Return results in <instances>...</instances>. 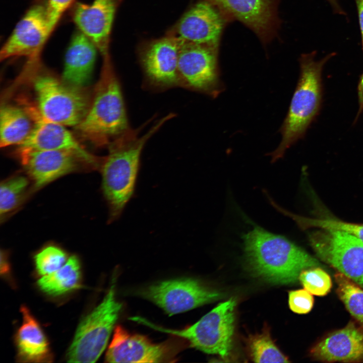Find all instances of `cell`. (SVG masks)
Returning <instances> with one entry per match:
<instances>
[{
	"instance_id": "1",
	"label": "cell",
	"mask_w": 363,
	"mask_h": 363,
	"mask_svg": "<svg viewBox=\"0 0 363 363\" xmlns=\"http://www.w3.org/2000/svg\"><path fill=\"white\" fill-rule=\"evenodd\" d=\"M169 113L140 135L145 125L131 129L108 146V153L101 159L102 188L109 209L110 221L117 219L134 194L142 152L147 141L168 120Z\"/></svg>"
},
{
	"instance_id": "2",
	"label": "cell",
	"mask_w": 363,
	"mask_h": 363,
	"mask_svg": "<svg viewBox=\"0 0 363 363\" xmlns=\"http://www.w3.org/2000/svg\"><path fill=\"white\" fill-rule=\"evenodd\" d=\"M246 262L252 272L276 284L295 283L300 272L318 266L317 260L287 238L255 227L244 237Z\"/></svg>"
},
{
	"instance_id": "3",
	"label": "cell",
	"mask_w": 363,
	"mask_h": 363,
	"mask_svg": "<svg viewBox=\"0 0 363 363\" xmlns=\"http://www.w3.org/2000/svg\"><path fill=\"white\" fill-rule=\"evenodd\" d=\"M75 128L82 138L99 147H108L132 129L110 57L103 59L88 110Z\"/></svg>"
},
{
	"instance_id": "4",
	"label": "cell",
	"mask_w": 363,
	"mask_h": 363,
	"mask_svg": "<svg viewBox=\"0 0 363 363\" xmlns=\"http://www.w3.org/2000/svg\"><path fill=\"white\" fill-rule=\"evenodd\" d=\"M316 54L313 51L302 54L299 57V79L279 130L282 139L278 147L270 154L272 161L281 158L287 149L304 137L320 112L323 99V70L336 53H329L319 60L316 59Z\"/></svg>"
},
{
	"instance_id": "5",
	"label": "cell",
	"mask_w": 363,
	"mask_h": 363,
	"mask_svg": "<svg viewBox=\"0 0 363 363\" xmlns=\"http://www.w3.org/2000/svg\"><path fill=\"white\" fill-rule=\"evenodd\" d=\"M25 74L32 76V104L44 119L66 127H76L85 116L91 97L86 89L72 86L44 70L40 59L30 63Z\"/></svg>"
},
{
	"instance_id": "6",
	"label": "cell",
	"mask_w": 363,
	"mask_h": 363,
	"mask_svg": "<svg viewBox=\"0 0 363 363\" xmlns=\"http://www.w3.org/2000/svg\"><path fill=\"white\" fill-rule=\"evenodd\" d=\"M236 302L231 298L218 305L194 324L180 330L164 328L145 318L134 320L154 330L185 339L191 346L208 354L228 356L232 348L234 309Z\"/></svg>"
},
{
	"instance_id": "7",
	"label": "cell",
	"mask_w": 363,
	"mask_h": 363,
	"mask_svg": "<svg viewBox=\"0 0 363 363\" xmlns=\"http://www.w3.org/2000/svg\"><path fill=\"white\" fill-rule=\"evenodd\" d=\"M115 278L102 301L78 326L66 355L70 362H94L103 352L118 318L122 304L115 296Z\"/></svg>"
},
{
	"instance_id": "8",
	"label": "cell",
	"mask_w": 363,
	"mask_h": 363,
	"mask_svg": "<svg viewBox=\"0 0 363 363\" xmlns=\"http://www.w3.org/2000/svg\"><path fill=\"white\" fill-rule=\"evenodd\" d=\"M219 47L181 43L177 67L178 87L218 97L225 89L220 79Z\"/></svg>"
},
{
	"instance_id": "9",
	"label": "cell",
	"mask_w": 363,
	"mask_h": 363,
	"mask_svg": "<svg viewBox=\"0 0 363 363\" xmlns=\"http://www.w3.org/2000/svg\"><path fill=\"white\" fill-rule=\"evenodd\" d=\"M319 258L363 287V242L346 232L318 228L309 235Z\"/></svg>"
},
{
	"instance_id": "10",
	"label": "cell",
	"mask_w": 363,
	"mask_h": 363,
	"mask_svg": "<svg viewBox=\"0 0 363 363\" xmlns=\"http://www.w3.org/2000/svg\"><path fill=\"white\" fill-rule=\"evenodd\" d=\"M139 294L169 316L190 311L221 296L218 291L191 277L156 282L142 289Z\"/></svg>"
},
{
	"instance_id": "11",
	"label": "cell",
	"mask_w": 363,
	"mask_h": 363,
	"mask_svg": "<svg viewBox=\"0 0 363 363\" xmlns=\"http://www.w3.org/2000/svg\"><path fill=\"white\" fill-rule=\"evenodd\" d=\"M53 31L47 12L46 0H37L19 21L2 46L1 60L13 57L30 58L40 55Z\"/></svg>"
},
{
	"instance_id": "12",
	"label": "cell",
	"mask_w": 363,
	"mask_h": 363,
	"mask_svg": "<svg viewBox=\"0 0 363 363\" xmlns=\"http://www.w3.org/2000/svg\"><path fill=\"white\" fill-rule=\"evenodd\" d=\"M214 5L228 23L237 21L252 30L263 45L278 36L282 23L281 0H205Z\"/></svg>"
},
{
	"instance_id": "13",
	"label": "cell",
	"mask_w": 363,
	"mask_h": 363,
	"mask_svg": "<svg viewBox=\"0 0 363 363\" xmlns=\"http://www.w3.org/2000/svg\"><path fill=\"white\" fill-rule=\"evenodd\" d=\"M181 42L168 35L147 44L140 62L145 87L161 92L178 87L177 67Z\"/></svg>"
},
{
	"instance_id": "14",
	"label": "cell",
	"mask_w": 363,
	"mask_h": 363,
	"mask_svg": "<svg viewBox=\"0 0 363 363\" xmlns=\"http://www.w3.org/2000/svg\"><path fill=\"white\" fill-rule=\"evenodd\" d=\"M177 343L152 342L146 336L131 334L120 326L114 329L107 350L108 362H161L174 361L179 351Z\"/></svg>"
},
{
	"instance_id": "15",
	"label": "cell",
	"mask_w": 363,
	"mask_h": 363,
	"mask_svg": "<svg viewBox=\"0 0 363 363\" xmlns=\"http://www.w3.org/2000/svg\"><path fill=\"white\" fill-rule=\"evenodd\" d=\"M228 23L212 4L200 0L181 18L169 35L182 43L219 46Z\"/></svg>"
},
{
	"instance_id": "16",
	"label": "cell",
	"mask_w": 363,
	"mask_h": 363,
	"mask_svg": "<svg viewBox=\"0 0 363 363\" xmlns=\"http://www.w3.org/2000/svg\"><path fill=\"white\" fill-rule=\"evenodd\" d=\"M24 105L34 120L33 128L26 139L18 145L17 152L33 150H69L80 155L88 164L97 165L100 160L88 152L66 127L43 118L32 102Z\"/></svg>"
},
{
	"instance_id": "17",
	"label": "cell",
	"mask_w": 363,
	"mask_h": 363,
	"mask_svg": "<svg viewBox=\"0 0 363 363\" xmlns=\"http://www.w3.org/2000/svg\"><path fill=\"white\" fill-rule=\"evenodd\" d=\"M120 0H94L90 4L76 3L71 10L72 20L78 30L96 46L103 58L110 57V38Z\"/></svg>"
},
{
	"instance_id": "18",
	"label": "cell",
	"mask_w": 363,
	"mask_h": 363,
	"mask_svg": "<svg viewBox=\"0 0 363 363\" xmlns=\"http://www.w3.org/2000/svg\"><path fill=\"white\" fill-rule=\"evenodd\" d=\"M17 153L35 189L75 171L82 162L88 163L80 155L69 150H33Z\"/></svg>"
},
{
	"instance_id": "19",
	"label": "cell",
	"mask_w": 363,
	"mask_h": 363,
	"mask_svg": "<svg viewBox=\"0 0 363 363\" xmlns=\"http://www.w3.org/2000/svg\"><path fill=\"white\" fill-rule=\"evenodd\" d=\"M316 360L325 362L363 361V327L353 322L332 332L310 350Z\"/></svg>"
},
{
	"instance_id": "20",
	"label": "cell",
	"mask_w": 363,
	"mask_h": 363,
	"mask_svg": "<svg viewBox=\"0 0 363 363\" xmlns=\"http://www.w3.org/2000/svg\"><path fill=\"white\" fill-rule=\"evenodd\" d=\"M97 51L86 36L79 30L75 32L65 52L62 80L72 86L86 89L91 82Z\"/></svg>"
},
{
	"instance_id": "21",
	"label": "cell",
	"mask_w": 363,
	"mask_h": 363,
	"mask_svg": "<svg viewBox=\"0 0 363 363\" xmlns=\"http://www.w3.org/2000/svg\"><path fill=\"white\" fill-rule=\"evenodd\" d=\"M21 312L23 322L15 338L18 358L22 362L52 361L48 342L39 324L25 306Z\"/></svg>"
},
{
	"instance_id": "22",
	"label": "cell",
	"mask_w": 363,
	"mask_h": 363,
	"mask_svg": "<svg viewBox=\"0 0 363 363\" xmlns=\"http://www.w3.org/2000/svg\"><path fill=\"white\" fill-rule=\"evenodd\" d=\"M34 120L23 105L2 104L0 111V145L6 147L19 145L31 133Z\"/></svg>"
},
{
	"instance_id": "23",
	"label": "cell",
	"mask_w": 363,
	"mask_h": 363,
	"mask_svg": "<svg viewBox=\"0 0 363 363\" xmlns=\"http://www.w3.org/2000/svg\"><path fill=\"white\" fill-rule=\"evenodd\" d=\"M81 280L80 261L77 256L73 255L68 258L60 268L51 274L43 276L38 280L37 285L45 293L57 296L80 288Z\"/></svg>"
},
{
	"instance_id": "24",
	"label": "cell",
	"mask_w": 363,
	"mask_h": 363,
	"mask_svg": "<svg viewBox=\"0 0 363 363\" xmlns=\"http://www.w3.org/2000/svg\"><path fill=\"white\" fill-rule=\"evenodd\" d=\"M247 344L250 356L255 362H289L274 343L268 327L261 333L249 335Z\"/></svg>"
},
{
	"instance_id": "25",
	"label": "cell",
	"mask_w": 363,
	"mask_h": 363,
	"mask_svg": "<svg viewBox=\"0 0 363 363\" xmlns=\"http://www.w3.org/2000/svg\"><path fill=\"white\" fill-rule=\"evenodd\" d=\"M337 293L351 316L363 327V290L340 272L335 274Z\"/></svg>"
},
{
	"instance_id": "26",
	"label": "cell",
	"mask_w": 363,
	"mask_h": 363,
	"mask_svg": "<svg viewBox=\"0 0 363 363\" xmlns=\"http://www.w3.org/2000/svg\"><path fill=\"white\" fill-rule=\"evenodd\" d=\"M29 182L26 177L17 175L1 184L0 214L2 217L15 210L20 204Z\"/></svg>"
},
{
	"instance_id": "27",
	"label": "cell",
	"mask_w": 363,
	"mask_h": 363,
	"mask_svg": "<svg viewBox=\"0 0 363 363\" xmlns=\"http://www.w3.org/2000/svg\"><path fill=\"white\" fill-rule=\"evenodd\" d=\"M66 252L59 247L48 246L37 253L34 262L37 273L44 276L60 268L68 260Z\"/></svg>"
},
{
	"instance_id": "28",
	"label": "cell",
	"mask_w": 363,
	"mask_h": 363,
	"mask_svg": "<svg viewBox=\"0 0 363 363\" xmlns=\"http://www.w3.org/2000/svg\"><path fill=\"white\" fill-rule=\"evenodd\" d=\"M293 217L302 227L339 230L349 233L363 242V224L347 222L334 219H313L294 215Z\"/></svg>"
},
{
	"instance_id": "29",
	"label": "cell",
	"mask_w": 363,
	"mask_h": 363,
	"mask_svg": "<svg viewBox=\"0 0 363 363\" xmlns=\"http://www.w3.org/2000/svg\"><path fill=\"white\" fill-rule=\"evenodd\" d=\"M299 279L305 289L311 294L324 296L332 287L331 279L329 275L320 268H311L302 270Z\"/></svg>"
},
{
	"instance_id": "30",
	"label": "cell",
	"mask_w": 363,
	"mask_h": 363,
	"mask_svg": "<svg viewBox=\"0 0 363 363\" xmlns=\"http://www.w3.org/2000/svg\"><path fill=\"white\" fill-rule=\"evenodd\" d=\"M306 289L291 290L288 292V305L290 309L299 314H305L312 310L314 298Z\"/></svg>"
},
{
	"instance_id": "31",
	"label": "cell",
	"mask_w": 363,
	"mask_h": 363,
	"mask_svg": "<svg viewBox=\"0 0 363 363\" xmlns=\"http://www.w3.org/2000/svg\"><path fill=\"white\" fill-rule=\"evenodd\" d=\"M74 0H46L48 17L53 30L66 11L74 4Z\"/></svg>"
},
{
	"instance_id": "32",
	"label": "cell",
	"mask_w": 363,
	"mask_h": 363,
	"mask_svg": "<svg viewBox=\"0 0 363 363\" xmlns=\"http://www.w3.org/2000/svg\"><path fill=\"white\" fill-rule=\"evenodd\" d=\"M354 1L355 2L357 11L363 52V0H354ZM357 94L359 106L361 108H363V73L359 79L357 87Z\"/></svg>"
},
{
	"instance_id": "33",
	"label": "cell",
	"mask_w": 363,
	"mask_h": 363,
	"mask_svg": "<svg viewBox=\"0 0 363 363\" xmlns=\"http://www.w3.org/2000/svg\"><path fill=\"white\" fill-rule=\"evenodd\" d=\"M9 271V266L7 254L5 252L1 251V274L7 275Z\"/></svg>"
},
{
	"instance_id": "34",
	"label": "cell",
	"mask_w": 363,
	"mask_h": 363,
	"mask_svg": "<svg viewBox=\"0 0 363 363\" xmlns=\"http://www.w3.org/2000/svg\"><path fill=\"white\" fill-rule=\"evenodd\" d=\"M327 1L331 6L334 12L335 13L340 14V15H346V13L345 11L342 9V7L340 6V3L339 2V0H326Z\"/></svg>"
}]
</instances>
